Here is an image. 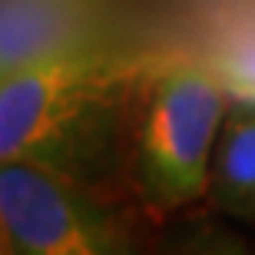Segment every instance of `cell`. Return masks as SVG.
Listing matches in <instances>:
<instances>
[{
	"label": "cell",
	"mask_w": 255,
	"mask_h": 255,
	"mask_svg": "<svg viewBox=\"0 0 255 255\" xmlns=\"http://www.w3.org/2000/svg\"><path fill=\"white\" fill-rule=\"evenodd\" d=\"M149 53L129 40L33 63L0 83V162L93 192L126 179L129 123Z\"/></svg>",
	"instance_id": "6da1fadb"
},
{
	"label": "cell",
	"mask_w": 255,
	"mask_h": 255,
	"mask_svg": "<svg viewBox=\"0 0 255 255\" xmlns=\"http://www.w3.org/2000/svg\"><path fill=\"white\" fill-rule=\"evenodd\" d=\"M229 86L212 63L152 57L136 90L126 179L139 202L169 216L209 196L212 156L229 110Z\"/></svg>",
	"instance_id": "7a4b0ae2"
},
{
	"label": "cell",
	"mask_w": 255,
	"mask_h": 255,
	"mask_svg": "<svg viewBox=\"0 0 255 255\" xmlns=\"http://www.w3.org/2000/svg\"><path fill=\"white\" fill-rule=\"evenodd\" d=\"M10 255H136L132 229L103 192L33 166L0 162Z\"/></svg>",
	"instance_id": "3957f363"
},
{
	"label": "cell",
	"mask_w": 255,
	"mask_h": 255,
	"mask_svg": "<svg viewBox=\"0 0 255 255\" xmlns=\"http://www.w3.org/2000/svg\"><path fill=\"white\" fill-rule=\"evenodd\" d=\"M126 40L123 0H0V83L60 53Z\"/></svg>",
	"instance_id": "277c9868"
},
{
	"label": "cell",
	"mask_w": 255,
	"mask_h": 255,
	"mask_svg": "<svg viewBox=\"0 0 255 255\" xmlns=\"http://www.w3.org/2000/svg\"><path fill=\"white\" fill-rule=\"evenodd\" d=\"M209 202L239 222H255V103L242 100L222 123L209 176Z\"/></svg>",
	"instance_id": "5b68a950"
},
{
	"label": "cell",
	"mask_w": 255,
	"mask_h": 255,
	"mask_svg": "<svg viewBox=\"0 0 255 255\" xmlns=\"http://www.w3.org/2000/svg\"><path fill=\"white\" fill-rule=\"evenodd\" d=\"M156 255H255L249 242L216 219H189L166 236Z\"/></svg>",
	"instance_id": "8992f818"
},
{
	"label": "cell",
	"mask_w": 255,
	"mask_h": 255,
	"mask_svg": "<svg viewBox=\"0 0 255 255\" xmlns=\"http://www.w3.org/2000/svg\"><path fill=\"white\" fill-rule=\"evenodd\" d=\"M0 255H10V239H7V226L0 219Z\"/></svg>",
	"instance_id": "52a82bcc"
}]
</instances>
